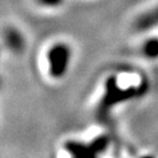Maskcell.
Returning <instances> with one entry per match:
<instances>
[{
    "label": "cell",
    "mask_w": 158,
    "mask_h": 158,
    "mask_svg": "<svg viewBox=\"0 0 158 158\" xmlns=\"http://www.w3.org/2000/svg\"><path fill=\"white\" fill-rule=\"evenodd\" d=\"M70 48L64 44H56L48 52L49 73L54 79H60L66 74L70 61Z\"/></svg>",
    "instance_id": "obj_1"
},
{
    "label": "cell",
    "mask_w": 158,
    "mask_h": 158,
    "mask_svg": "<svg viewBox=\"0 0 158 158\" xmlns=\"http://www.w3.org/2000/svg\"><path fill=\"white\" fill-rule=\"evenodd\" d=\"M135 26L138 31H148L158 26V7L141 15L137 19Z\"/></svg>",
    "instance_id": "obj_3"
},
{
    "label": "cell",
    "mask_w": 158,
    "mask_h": 158,
    "mask_svg": "<svg viewBox=\"0 0 158 158\" xmlns=\"http://www.w3.org/2000/svg\"><path fill=\"white\" fill-rule=\"evenodd\" d=\"M143 54L144 56L150 59V60H155L158 59V39L157 38H152L149 39L144 42L143 45Z\"/></svg>",
    "instance_id": "obj_4"
},
{
    "label": "cell",
    "mask_w": 158,
    "mask_h": 158,
    "mask_svg": "<svg viewBox=\"0 0 158 158\" xmlns=\"http://www.w3.org/2000/svg\"><path fill=\"white\" fill-rule=\"evenodd\" d=\"M5 41L7 47L13 52H21L25 48V39L21 33L14 28H8L5 32Z\"/></svg>",
    "instance_id": "obj_2"
},
{
    "label": "cell",
    "mask_w": 158,
    "mask_h": 158,
    "mask_svg": "<svg viewBox=\"0 0 158 158\" xmlns=\"http://www.w3.org/2000/svg\"><path fill=\"white\" fill-rule=\"evenodd\" d=\"M42 6L47 7H57L63 2V0H38Z\"/></svg>",
    "instance_id": "obj_5"
}]
</instances>
